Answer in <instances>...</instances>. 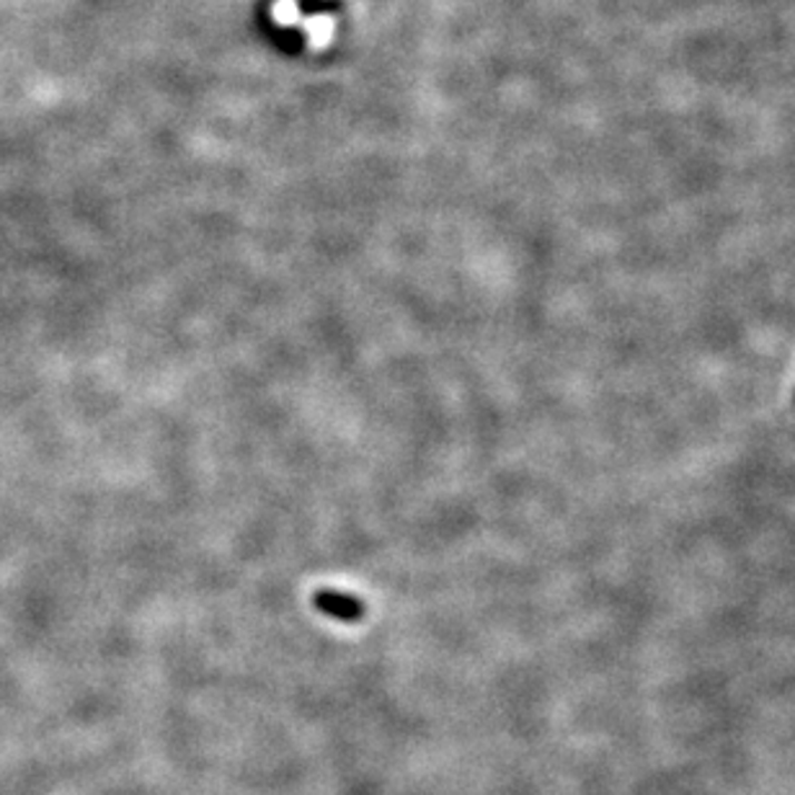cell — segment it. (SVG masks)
Masks as SVG:
<instances>
[{"label": "cell", "mask_w": 795, "mask_h": 795, "mask_svg": "<svg viewBox=\"0 0 795 795\" xmlns=\"http://www.w3.org/2000/svg\"><path fill=\"white\" fill-rule=\"evenodd\" d=\"M318 607L321 610H326L328 615H334V618H344V620H354L362 615L360 602L338 595H318Z\"/></svg>", "instance_id": "1"}, {"label": "cell", "mask_w": 795, "mask_h": 795, "mask_svg": "<svg viewBox=\"0 0 795 795\" xmlns=\"http://www.w3.org/2000/svg\"><path fill=\"white\" fill-rule=\"evenodd\" d=\"M793 411H795V393H793Z\"/></svg>", "instance_id": "2"}]
</instances>
